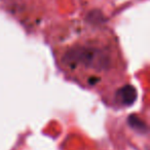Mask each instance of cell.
I'll return each mask as SVG.
<instances>
[{
    "mask_svg": "<svg viewBox=\"0 0 150 150\" xmlns=\"http://www.w3.org/2000/svg\"><path fill=\"white\" fill-rule=\"evenodd\" d=\"M63 63L70 69L81 66L96 70H106L110 65V54L101 47L77 45L65 52Z\"/></svg>",
    "mask_w": 150,
    "mask_h": 150,
    "instance_id": "cell-1",
    "label": "cell"
},
{
    "mask_svg": "<svg viewBox=\"0 0 150 150\" xmlns=\"http://www.w3.org/2000/svg\"><path fill=\"white\" fill-rule=\"evenodd\" d=\"M138 97V93L135 86L132 84H125L121 86L116 92V98L122 105L131 106L136 102Z\"/></svg>",
    "mask_w": 150,
    "mask_h": 150,
    "instance_id": "cell-2",
    "label": "cell"
},
{
    "mask_svg": "<svg viewBox=\"0 0 150 150\" xmlns=\"http://www.w3.org/2000/svg\"><path fill=\"white\" fill-rule=\"evenodd\" d=\"M127 123L132 129H136L139 133H146L147 132V125L145 123V121L136 114H131L127 117Z\"/></svg>",
    "mask_w": 150,
    "mask_h": 150,
    "instance_id": "cell-3",
    "label": "cell"
},
{
    "mask_svg": "<svg viewBox=\"0 0 150 150\" xmlns=\"http://www.w3.org/2000/svg\"><path fill=\"white\" fill-rule=\"evenodd\" d=\"M88 20L92 22V23H95L96 20H98V23H102L103 15H102V13H100L99 11H92L88 15Z\"/></svg>",
    "mask_w": 150,
    "mask_h": 150,
    "instance_id": "cell-4",
    "label": "cell"
}]
</instances>
